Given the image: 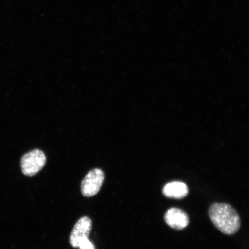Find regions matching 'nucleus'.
Masks as SVG:
<instances>
[{"label": "nucleus", "instance_id": "nucleus-2", "mask_svg": "<svg viewBox=\"0 0 249 249\" xmlns=\"http://www.w3.org/2000/svg\"><path fill=\"white\" fill-rule=\"evenodd\" d=\"M46 163L44 152L34 149L23 155L20 160L21 172L24 176L33 177L41 170Z\"/></svg>", "mask_w": 249, "mask_h": 249}, {"label": "nucleus", "instance_id": "nucleus-6", "mask_svg": "<svg viewBox=\"0 0 249 249\" xmlns=\"http://www.w3.org/2000/svg\"><path fill=\"white\" fill-rule=\"evenodd\" d=\"M188 187L181 182H173L164 186L163 194L168 198L182 199L188 195Z\"/></svg>", "mask_w": 249, "mask_h": 249}, {"label": "nucleus", "instance_id": "nucleus-3", "mask_svg": "<svg viewBox=\"0 0 249 249\" xmlns=\"http://www.w3.org/2000/svg\"><path fill=\"white\" fill-rule=\"evenodd\" d=\"M104 179V173L101 169H95L90 171L81 185L83 195L90 197L97 194L100 191Z\"/></svg>", "mask_w": 249, "mask_h": 249}, {"label": "nucleus", "instance_id": "nucleus-4", "mask_svg": "<svg viewBox=\"0 0 249 249\" xmlns=\"http://www.w3.org/2000/svg\"><path fill=\"white\" fill-rule=\"evenodd\" d=\"M92 229V221L89 217L84 216L77 221L71 233L70 242L74 248H79L80 243L89 238Z\"/></svg>", "mask_w": 249, "mask_h": 249}, {"label": "nucleus", "instance_id": "nucleus-5", "mask_svg": "<svg viewBox=\"0 0 249 249\" xmlns=\"http://www.w3.org/2000/svg\"><path fill=\"white\" fill-rule=\"evenodd\" d=\"M165 222L171 228L179 230L186 228L189 223L188 214L179 208H170L164 216Z\"/></svg>", "mask_w": 249, "mask_h": 249}, {"label": "nucleus", "instance_id": "nucleus-7", "mask_svg": "<svg viewBox=\"0 0 249 249\" xmlns=\"http://www.w3.org/2000/svg\"><path fill=\"white\" fill-rule=\"evenodd\" d=\"M79 248L80 249H95V246L89 238H86L81 242Z\"/></svg>", "mask_w": 249, "mask_h": 249}, {"label": "nucleus", "instance_id": "nucleus-1", "mask_svg": "<svg viewBox=\"0 0 249 249\" xmlns=\"http://www.w3.org/2000/svg\"><path fill=\"white\" fill-rule=\"evenodd\" d=\"M208 213L211 222L225 234L232 235L240 228V217L237 212L229 204H212Z\"/></svg>", "mask_w": 249, "mask_h": 249}]
</instances>
